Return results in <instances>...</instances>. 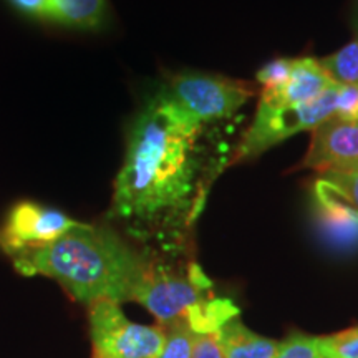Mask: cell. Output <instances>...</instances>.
Returning <instances> with one entry per match:
<instances>
[{"instance_id": "2e32d148", "label": "cell", "mask_w": 358, "mask_h": 358, "mask_svg": "<svg viewBox=\"0 0 358 358\" xmlns=\"http://www.w3.org/2000/svg\"><path fill=\"white\" fill-rule=\"evenodd\" d=\"M275 358H324L320 353L317 337L301 332L290 334L282 340Z\"/></svg>"}, {"instance_id": "4fadbf2b", "label": "cell", "mask_w": 358, "mask_h": 358, "mask_svg": "<svg viewBox=\"0 0 358 358\" xmlns=\"http://www.w3.org/2000/svg\"><path fill=\"white\" fill-rule=\"evenodd\" d=\"M319 64L337 85H358V37Z\"/></svg>"}, {"instance_id": "e0dca14e", "label": "cell", "mask_w": 358, "mask_h": 358, "mask_svg": "<svg viewBox=\"0 0 358 358\" xmlns=\"http://www.w3.org/2000/svg\"><path fill=\"white\" fill-rule=\"evenodd\" d=\"M322 179L329 185L348 206L358 211V169L352 171L322 173Z\"/></svg>"}, {"instance_id": "8992f818", "label": "cell", "mask_w": 358, "mask_h": 358, "mask_svg": "<svg viewBox=\"0 0 358 358\" xmlns=\"http://www.w3.org/2000/svg\"><path fill=\"white\" fill-rule=\"evenodd\" d=\"M88 324L93 358H156L164 345L163 325L134 324L111 301L88 306Z\"/></svg>"}, {"instance_id": "30bf717a", "label": "cell", "mask_w": 358, "mask_h": 358, "mask_svg": "<svg viewBox=\"0 0 358 358\" xmlns=\"http://www.w3.org/2000/svg\"><path fill=\"white\" fill-rule=\"evenodd\" d=\"M332 78L322 69L319 60L310 57L295 58L294 69L287 82L272 90H262L259 106L266 108H289V106L306 105L335 87Z\"/></svg>"}, {"instance_id": "277c9868", "label": "cell", "mask_w": 358, "mask_h": 358, "mask_svg": "<svg viewBox=\"0 0 358 358\" xmlns=\"http://www.w3.org/2000/svg\"><path fill=\"white\" fill-rule=\"evenodd\" d=\"M159 92L192 120L209 127L234 116L256 95V87L221 75L181 71L171 75Z\"/></svg>"}, {"instance_id": "7c38bea8", "label": "cell", "mask_w": 358, "mask_h": 358, "mask_svg": "<svg viewBox=\"0 0 358 358\" xmlns=\"http://www.w3.org/2000/svg\"><path fill=\"white\" fill-rule=\"evenodd\" d=\"M55 24L82 32H98L110 20L108 0H55Z\"/></svg>"}, {"instance_id": "ac0fdd59", "label": "cell", "mask_w": 358, "mask_h": 358, "mask_svg": "<svg viewBox=\"0 0 358 358\" xmlns=\"http://www.w3.org/2000/svg\"><path fill=\"white\" fill-rule=\"evenodd\" d=\"M295 58H275L268 62L257 71V82L262 85V90H272L287 82L290 71L294 69Z\"/></svg>"}, {"instance_id": "9c48e42d", "label": "cell", "mask_w": 358, "mask_h": 358, "mask_svg": "<svg viewBox=\"0 0 358 358\" xmlns=\"http://www.w3.org/2000/svg\"><path fill=\"white\" fill-rule=\"evenodd\" d=\"M313 217L330 248L338 250L358 248V211L340 198L322 178L313 185Z\"/></svg>"}, {"instance_id": "5bb4252c", "label": "cell", "mask_w": 358, "mask_h": 358, "mask_svg": "<svg viewBox=\"0 0 358 358\" xmlns=\"http://www.w3.org/2000/svg\"><path fill=\"white\" fill-rule=\"evenodd\" d=\"M159 325L164 329V345L156 358H192L198 334L191 329L186 319Z\"/></svg>"}, {"instance_id": "7a4b0ae2", "label": "cell", "mask_w": 358, "mask_h": 358, "mask_svg": "<svg viewBox=\"0 0 358 358\" xmlns=\"http://www.w3.org/2000/svg\"><path fill=\"white\" fill-rule=\"evenodd\" d=\"M156 257L108 222H82L55 243L10 259L22 275L53 279L75 301L92 306L134 302Z\"/></svg>"}, {"instance_id": "9a60e30c", "label": "cell", "mask_w": 358, "mask_h": 358, "mask_svg": "<svg viewBox=\"0 0 358 358\" xmlns=\"http://www.w3.org/2000/svg\"><path fill=\"white\" fill-rule=\"evenodd\" d=\"M324 358H358V325L342 332L317 337Z\"/></svg>"}, {"instance_id": "8fae6325", "label": "cell", "mask_w": 358, "mask_h": 358, "mask_svg": "<svg viewBox=\"0 0 358 358\" xmlns=\"http://www.w3.org/2000/svg\"><path fill=\"white\" fill-rule=\"evenodd\" d=\"M226 358H275L280 342L250 330L239 315L227 320L219 330Z\"/></svg>"}, {"instance_id": "ba28073f", "label": "cell", "mask_w": 358, "mask_h": 358, "mask_svg": "<svg viewBox=\"0 0 358 358\" xmlns=\"http://www.w3.org/2000/svg\"><path fill=\"white\" fill-rule=\"evenodd\" d=\"M312 131L303 168L322 173L358 169V122H343L334 116Z\"/></svg>"}, {"instance_id": "52a82bcc", "label": "cell", "mask_w": 358, "mask_h": 358, "mask_svg": "<svg viewBox=\"0 0 358 358\" xmlns=\"http://www.w3.org/2000/svg\"><path fill=\"white\" fill-rule=\"evenodd\" d=\"M80 224L60 209L20 201L12 206L0 229V249L13 257L27 250L45 248Z\"/></svg>"}, {"instance_id": "7402d4cb", "label": "cell", "mask_w": 358, "mask_h": 358, "mask_svg": "<svg viewBox=\"0 0 358 358\" xmlns=\"http://www.w3.org/2000/svg\"><path fill=\"white\" fill-rule=\"evenodd\" d=\"M357 8H358V0H357Z\"/></svg>"}, {"instance_id": "6da1fadb", "label": "cell", "mask_w": 358, "mask_h": 358, "mask_svg": "<svg viewBox=\"0 0 358 358\" xmlns=\"http://www.w3.org/2000/svg\"><path fill=\"white\" fill-rule=\"evenodd\" d=\"M206 124L158 92L128 129L106 222L155 256L187 261L214 178L229 164Z\"/></svg>"}, {"instance_id": "d6986e66", "label": "cell", "mask_w": 358, "mask_h": 358, "mask_svg": "<svg viewBox=\"0 0 358 358\" xmlns=\"http://www.w3.org/2000/svg\"><path fill=\"white\" fill-rule=\"evenodd\" d=\"M8 3L25 17L55 24V0H8Z\"/></svg>"}, {"instance_id": "ffe728a7", "label": "cell", "mask_w": 358, "mask_h": 358, "mask_svg": "<svg viewBox=\"0 0 358 358\" xmlns=\"http://www.w3.org/2000/svg\"><path fill=\"white\" fill-rule=\"evenodd\" d=\"M335 118L358 122V85H338Z\"/></svg>"}, {"instance_id": "3957f363", "label": "cell", "mask_w": 358, "mask_h": 358, "mask_svg": "<svg viewBox=\"0 0 358 358\" xmlns=\"http://www.w3.org/2000/svg\"><path fill=\"white\" fill-rule=\"evenodd\" d=\"M214 297L213 282L191 259L156 257L134 302L153 313L159 324L182 319L187 310Z\"/></svg>"}, {"instance_id": "44dd1931", "label": "cell", "mask_w": 358, "mask_h": 358, "mask_svg": "<svg viewBox=\"0 0 358 358\" xmlns=\"http://www.w3.org/2000/svg\"><path fill=\"white\" fill-rule=\"evenodd\" d=\"M192 358H226L221 347V340H219V330L217 332L198 334Z\"/></svg>"}, {"instance_id": "5b68a950", "label": "cell", "mask_w": 358, "mask_h": 358, "mask_svg": "<svg viewBox=\"0 0 358 358\" xmlns=\"http://www.w3.org/2000/svg\"><path fill=\"white\" fill-rule=\"evenodd\" d=\"M338 85H335L317 100L289 108H266L257 106L256 118L244 133L243 140L232 155L231 164L237 161L256 158L277 143L294 134L315 129L327 120L334 118L337 110Z\"/></svg>"}]
</instances>
